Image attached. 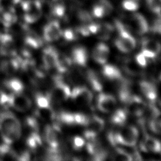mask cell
Returning a JSON list of instances; mask_svg holds the SVG:
<instances>
[{"label":"cell","instance_id":"277c9868","mask_svg":"<svg viewBox=\"0 0 161 161\" xmlns=\"http://www.w3.org/2000/svg\"><path fill=\"white\" fill-rule=\"evenodd\" d=\"M118 36L115 40V45L119 50L124 53L132 51L136 46V41L125 24L119 20L114 21Z\"/></svg>","mask_w":161,"mask_h":161},{"label":"cell","instance_id":"2e32d148","mask_svg":"<svg viewBox=\"0 0 161 161\" xmlns=\"http://www.w3.org/2000/svg\"><path fill=\"white\" fill-rule=\"evenodd\" d=\"M59 53L53 47H46L42 53V60L46 69L55 68Z\"/></svg>","mask_w":161,"mask_h":161},{"label":"cell","instance_id":"5b68a950","mask_svg":"<svg viewBox=\"0 0 161 161\" xmlns=\"http://www.w3.org/2000/svg\"><path fill=\"white\" fill-rule=\"evenodd\" d=\"M70 87L60 77L57 76L55 78L54 86L48 95L51 103H60L67 100L70 96Z\"/></svg>","mask_w":161,"mask_h":161},{"label":"cell","instance_id":"d6986e66","mask_svg":"<svg viewBox=\"0 0 161 161\" xmlns=\"http://www.w3.org/2000/svg\"><path fill=\"white\" fill-rule=\"evenodd\" d=\"M140 88L147 99L152 103L157 99V89L153 83L148 80H142L140 83Z\"/></svg>","mask_w":161,"mask_h":161},{"label":"cell","instance_id":"4316f807","mask_svg":"<svg viewBox=\"0 0 161 161\" xmlns=\"http://www.w3.org/2000/svg\"><path fill=\"white\" fill-rule=\"evenodd\" d=\"M50 6L52 15L58 18L64 16L66 8L64 0H52Z\"/></svg>","mask_w":161,"mask_h":161},{"label":"cell","instance_id":"f546056e","mask_svg":"<svg viewBox=\"0 0 161 161\" xmlns=\"http://www.w3.org/2000/svg\"><path fill=\"white\" fill-rule=\"evenodd\" d=\"M35 103L38 108L40 109H50L51 101L48 95H45L42 93H37L35 97Z\"/></svg>","mask_w":161,"mask_h":161},{"label":"cell","instance_id":"bcb514c9","mask_svg":"<svg viewBox=\"0 0 161 161\" xmlns=\"http://www.w3.org/2000/svg\"><path fill=\"white\" fill-rule=\"evenodd\" d=\"M9 95L6 94L5 92L0 89V106L7 104L8 101Z\"/></svg>","mask_w":161,"mask_h":161},{"label":"cell","instance_id":"e0dca14e","mask_svg":"<svg viewBox=\"0 0 161 161\" xmlns=\"http://www.w3.org/2000/svg\"><path fill=\"white\" fill-rule=\"evenodd\" d=\"M109 55L108 46L103 43H99L96 45L92 52V57L94 61L99 64H105Z\"/></svg>","mask_w":161,"mask_h":161},{"label":"cell","instance_id":"f35d334b","mask_svg":"<svg viewBox=\"0 0 161 161\" xmlns=\"http://www.w3.org/2000/svg\"><path fill=\"white\" fill-rule=\"evenodd\" d=\"M148 9L156 15H161V0H146Z\"/></svg>","mask_w":161,"mask_h":161},{"label":"cell","instance_id":"ab89813d","mask_svg":"<svg viewBox=\"0 0 161 161\" xmlns=\"http://www.w3.org/2000/svg\"><path fill=\"white\" fill-rule=\"evenodd\" d=\"M77 16L78 19L83 23H89L92 22V16L90 13L86 9H79L77 11Z\"/></svg>","mask_w":161,"mask_h":161},{"label":"cell","instance_id":"d4e9b609","mask_svg":"<svg viewBox=\"0 0 161 161\" xmlns=\"http://www.w3.org/2000/svg\"><path fill=\"white\" fill-rule=\"evenodd\" d=\"M86 77L91 88L96 91H101L103 89V84L98 75L92 70H87Z\"/></svg>","mask_w":161,"mask_h":161},{"label":"cell","instance_id":"ee69618b","mask_svg":"<svg viewBox=\"0 0 161 161\" xmlns=\"http://www.w3.org/2000/svg\"><path fill=\"white\" fill-rule=\"evenodd\" d=\"M135 62L141 67H145L147 65L148 58L142 53H138L135 57Z\"/></svg>","mask_w":161,"mask_h":161},{"label":"cell","instance_id":"74e56055","mask_svg":"<svg viewBox=\"0 0 161 161\" xmlns=\"http://www.w3.org/2000/svg\"><path fill=\"white\" fill-rule=\"evenodd\" d=\"M121 5L126 11H135L140 8V0H123Z\"/></svg>","mask_w":161,"mask_h":161},{"label":"cell","instance_id":"cb8c5ba5","mask_svg":"<svg viewBox=\"0 0 161 161\" xmlns=\"http://www.w3.org/2000/svg\"><path fill=\"white\" fill-rule=\"evenodd\" d=\"M4 86L13 93L22 92L25 86L22 81L17 78H11L4 81Z\"/></svg>","mask_w":161,"mask_h":161},{"label":"cell","instance_id":"b9f144b4","mask_svg":"<svg viewBox=\"0 0 161 161\" xmlns=\"http://www.w3.org/2000/svg\"><path fill=\"white\" fill-rule=\"evenodd\" d=\"M72 147L74 149L76 150H79L81 149L85 145V140L83 138L79 136H75L73 138L72 141Z\"/></svg>","mask_w":161,"mask_h":161},{"label":"cell","instance_id":"9a60e30c","mask_svg":"<svg viewBox=\"0 0 161 161\" xmlns=\"http://www.w3.org/2000/svg\"><path fill=\"white\" fill-rule=\"evenodd\" d=\"M0 53L4 56L15 55V44L11 35L8 34L0 35Z\"/></svg>","mask_w":161,"mask_h":161},{"label":"cell","instance_id":"1f68e13d","mask_svg":"<svg viewBox=\"0 0 161 161\" xmlns=\"http://www.w3.org/2000/svg\"><path fill=\"white\" fill-rule=\"evenodd\" d=\"M149 127L152 132L157 134H161V112L160 111L150 119Z\"/></svg>","mask_w":161,"mask_h":161},{"label":"cell","instance_id":"ffe728a7","mask_svg":"<svg viewBox=\"0 0 161 161\" xmlns=\"http://www.w3.org/2000/svg\"><path fill=\"white\" fill-rule=\"evenodd\" d=\"M103 75L110 80H122L123 76L120 70L115 65L105 64L103 67Z\"/></svg>","mask_w":161,"mask_h":161},{"label":"cell","instance_id":"ac0fdd59","mask_svg":"<svg viewBox=\"0 0 161 161\" xmlns=\"http://www.w3.org/2000/svg\"><path fill=\"white\" fill-rule=\"evenodd\" d=\"M42 4L40 1H35L28 11L25 12L24 14V20L28 23H33L37 21L41 17Z\"/></svg>","mask_w":161,"mask_h":161},{"label":"cell","instance_id":"3957f363","mask_svg":"<svg viewBox=\"0 0 161 161\" xmlns=\"http://www.w3.org/2000/svg\"><path fill=\"white\" fill-rule=\"evenodd\" d=\"M110 143L114 145L133 147L138 138V130L134 126H125L116 133H111L108 135Z\"/></svg>","mask_w":161,"mask_h":161},{"label":"cell","instance_id":"ba28073f","mask_svg":"<svg viewBox=\"0 0 161 161\" xmlns=\"http://www.w3.org/2000/svg\"><path fill=\"white\" fill-rule=\"evenodd\" d=\"M7 104L16 111L24 112L31 108V101L22 92L12 93L8 96Z\"/></svg>","mask_w":161,"mask_h":161},{"label":"cell","instance_id":"8fae6325","mask_svg":"<svg viewBox=\"0 0 161 161\" xmlns=\"http://www.w3.org/2000/svg\"><path fill=\"white\" fill-rule=\"evenodd\" d=\"M161 51V43L157 40L145 38L142 42V53L148 58H154Z\"/></svg>","mask_w":161,"mask_h":161},{"label":"cell","instance_id":"836d02e7","mask_svg":"<svg viewBox=\"0 0 161 161\" xmlns=\"http://www.w3.org/2000/svg\"><path fill=\"white\" fill-rule=\"evenodd\" d=\"M67 41H74L79 38L80 35L76 28H67L62 31L61 35Z\"/></svg>","mask_w":161,"mask_h":161},{"label":"cell","instance_id":"8d00e7d4","mask_svg":"<svg viewBox=\"0 0 161 161\" xmlns=\"http://www.w3.org/2000/svg\"><path fill=\"white\" fill-rule=\"evenodd\" d=\"M125 70L130 74L137 75L140 73V67L135 60L133 62L131 60H128L124 64Z\"/></svg>","mask_w":161,"mask_h":161},{"label":"cell","instance_id":"484cf974","mask_svg":"<svg viewBox=\"0 0 161 161\" xmlns=\"http://www.w3.org/2000/svg\"><path fill=\"white\" fill-rule=\"evenodd\" d=\"M127 118V113L125 109H118L114 111L110 117V121L115 126H123Z\"/></svg>","mask_w":161,"mask_h":161},{"label":"cell","instance_id":"c3c4849f","mask_svg":"<svg viewBox=\"0 0 161 161\" xmlns=\"http://www.w3.org/2000/svg\"><path fill=\"white\" fill-rule=\"evenodd\" d=\"M160 80H161V74H160Z\"/></svg>","mask_w":161,"mask_h":161},{"label":"cell","instance_id":"f1b7e54d","mask_svg":"<svg viewBox=\"0 0 161 161\" xmlns=\"http://www.w3.org/2000/svg\"><path fill=\"white\" fill-rule=\"evenodd\" d=\"M26 144L30 148L36 150L42 145V140L37 132L33 131L28 136Z\"/></svg>","mask_w":161,"mask_h":161},{"label":"cell","instance_id":"7a4b0ae2","mask_svg":"<svg viewBox=\"0 0 161 161\" xmlns=\"http://www.w3.org/2000/svg\"><path fill=\"white\" fill-rule=\"evenodd\" d=\"M118 96L127 113L139 117L143 114L147 108L145 102L138 96L132 94L126 84L121 85L118 91Z\"/></svg>","mask_w":161,"mask_h":161},{"label":"cell","instance_id":"60d3db41","mask_svg":"<svg viewBox=\"0 0 161 161\" xmlns=\"http://www.w3.org/2000/svg\"><path fill=\"white\" fill-rule=\"evenodd\" d=\"M92 14L93 16H94L97 18H101L104 16H106L105 11L103 9V7L102 6V5L99 1H98L96 4H95L93 6L92 10Z\"/></svg>","mask_w":161,"mask_h":161},{"label":"cell","instance_id":"d590c367","mask_svg":"<svg viewBox=\"0 0 161 161\" xmlns=\"http://www.w3.org/2000/svg\"><path fill=\"white\" fill-rule=\"evenodd\" d=\"M113 158L115 160H131V154L121 148H116L113 155Z\"/></svg>","mask_w":161,"mask_h":161},{"label":"cell","instance_id":"4dcf8cb0","mask_svg":"<svg viewBox=\"0 0 161 161\" xmlns=\"http://www.w3.org/2000/svg\"><path fill=\"white\" fill-rule=\"evenodd\" d=\"M59 121L65 125L74 126L75 125L74 113L67 111H61L57 115Z\"/></svg>","mask_w":161,"mask_h":161},{"label":"cell","instance_id":"7c38bea8","mask_svg":"<svg viewBox=\"0 0 161 161\" xmlns=\"http://www.w3.org/2000/svg\"><path fill=\"white\" fill-rule=\"evenodd\" d=\"M62 31L60 23L58 21H51L48 23L43 28V38L47 42H52L55 41L61 36Z\"/></svg>","mask_w":161,"mask_h":161},{"label":"cell","instance_id":"6da1fadb","mask_svg":"<svg viewBox=\"0 0 161 161\" xmlns=\"http://www.w3.org/2000/svg\"><path fill=\"white\" fill-rule=\"evenodd\" d=\"M0 134L4 143L10 145L21 135V126L16 116L9 111L0 113Z\"/></svg>","mask_w":161,"mask_h":161},{"label":"cell","instance_id":"603a6c76","mask_svg":"<svg viewBox=\"0 0 161 161\" xmlns=\"http://www.w3.org/2000/svg\"><path fill=\"white\" fill-rule=\"evenodd\" d=\"M113 30V26L108 23H99L97 30L94 35L100 40H107L110 38Z\"/></svg>","mask_w":161,"mask_h":161},{"label":"cell","instance_id":"5bb4252c","mask_svg":"<svg viewBox=\"0 0 161 161\" xmlns=\"http://www.w3.org/2000/svg\"><path fill=\"white\" fill-rule=\"evenodd\" d=\"M71 60L72 63L80 67L86 66L88 60V53L87 49L83 46H75L71 52Z\"/></svg>","mask_w":161,"mask_h":161},{"label":"cell","instance_id":"4fadbf2b","mask_svg":"<svg viewBox=\"0 0 161 161\" xmlns=\"http://www.w3.org/2000/svg\"><path fill=\"white\" fill-rule=\"evenodd\" d=\"M116 106V98L111 94L100 93L97 98V107L103 113H110Z\"/></svg>","mask_w":161,"mask_h":161},{"label":"cell","instance_id":"7dc6e473","mask_svg":"<svg viewBox=\"0 0 161 161\" xmlns=\"http://www.w3.org/2000/svg\"><path fill=\"white\" fill-rule=\"evenodd\" d=\"M160 104H161V98H160Z\"/></svg>","mask_w":161,"mask_h":161},{"label":"cell","instance_id":"e575fe53","mask_svg":"<svg viewBox=\"0 0 161 161\" xmlns=\"http://www.w3.org/2000/svg\"><path fill=\"white\" fill-rule=\"evenodd\" d=\"M26 45L33 48H37L42 45V41L36 35L29 34L26 35L25 39Z\"/></svg>","mask_w":161,"mask_h":161},{"label":"cell","instance_id":"d6a6232c","mask_svg":"<svg viewBox=\"0 0 161 161\" xmlns=\"http://www.w3.org/2000/svg\"><path fill=\"white\" fill-rule=\"evenodd\" d=\"M0 20L5 26H10L16 21L17 17L14 13L7 11L2 14Z\"/></svg>","mask_w":161,"mask_h":161},{"label":"cell","instance_id":"8992f818","mask_svg":"<svg viewBox=\"0 0 161 161\" xmlns=\"http://www.w3.org/2000/svg\"><path fill=\"white\" fill-rule=\"evenodd\" d=\"M44 139L49 147V153H59L60 138V129L58 126L47 125L44 130Z\"/></svg>","mask_w":161,"mask_h":161},{"label":"cell","instance_id":"44dd1931","mask_svg":"<svg viewBox=\"0 0 161 161\" xmlns=\"http://www.w3.org/2000/svg\"><path fill=\"white\" fill-rule=\"evenodd\" d=\"M21 67V60L19 58H11L4 60L1 64L2 71L8 75L13 74Z\"/></svg>","mask_w":161,"mask_h":161},{"label":"cell","instance_id":"7402d4cb","mask_svg":"<svg viewBox=\"0 0 161 161\" xmlns=\"http://www.w3.org/2000/svg\"><path fill=\"white\" fill-rule=\"evenodd\" d=\"M143 147L146 151L153 153H161V143L155 137L147 135L144 138Z\"/></svg>","mask_w":161,"mask_h":161},{"label":"cell","instance_id":"f6af8a7d","mask_svg":"<svg viewBox=\"0 0 161 161\" xmlns=\"http://www.w3.org/2000/svg\"><path fill=\"white\" fill-rule=\"evenodd\" d=\"M99 1L100 2L102 6L103 7L106 15L108 16L110 14L113 10V6L112 4L108 0H99Z\"/></svg>","mask_w":161,"mask_h":161},{"label":"cell","instance_id":"9c48e42d","mask_svg":"<svg viewBox=\"0 0 161 161\" xmlns=\"http://www.w3.org/2000/svg\"><path fill=\"white\" fill-rule=\"evenodd\" d=\"M104 126L105 123L101 118L97 116H90L87 123L85 126L84 136L87 140L95 138L104 129Z\"/></svg>","mask_w":161,"mask_h":161},{"label":"cell","instance_id":"7bdbcfd3","mask_svg":"<svg viewBox=\"0 0 161 161\" xmlns=\"http://www.w3.org/2000/svg\"><path fill=\"white\" fill-rule=\"evenodd\" d=\"M157 18L154 20L152 26V30L154 33L161 36V15H157Z\"/></svg>","mask_w":161,"mask_h":161},{"label":"cell","instance_id":"30bf717a","mask_svg":"<svg viewBox=\"0 0 161 161\" xmlns=\"http://www.w3.org/2000/svg\"><path fill=\"white\" fill-rule=\"evenodd\" d=\"M129 27L138 35H143L149 30L148 23L145 18L140 13H133L129 19Z\"/></svg>","mask_w":161,"mask_h":161},{"label":"cell","instance_id":"52a82bcc","mask_svg":"<svg viewBox=\"0 0 161 161\" xmlns=\"http://www.w3.org/2000/svg\"><path fill=\"white\" fill-rule=\"evenodd\" d=\"M73 101L79 106H87L92 101V92L86 86H77L70 92V96Z\"/></svg>","mask_w":161,"mask_h":161},{"label":"cell","instance_id":"83f0119b","mask_svg":"<svg viewBox=\"0 0 161 161\" xmlns=\"http://www.w3.org/2000/svg\"><path fill=\"white\" fill-rule=\"evenodd\" d=\"M72 64L70 57L64 55H59L55 68L60 73H65L70 70Z\"/></svg>","mask_w":161,"mask_h":161}]
</instances>
